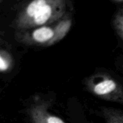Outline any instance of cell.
Masks as SVG:
<instances>
[{"label": "cell", "instance_id": "1", "mask_svg": "<svg viewBox=\"0 0 123 123\" xmlns=\"http://www.w3.org/2000/svg\"><path fill=\"white\" fill-rule=\"evenodd\" d=\"M67 10V0H29L17 14L13 25L22 31L51 25L68 15Z\"/></svg>", "mask_w": 123, "mask_h": 123}, {"label": "cell", "instance_id": "2", "mask_svg": "<svg viewBox=\"0 0 123 123\" xmlns=\"http://www.w3.org/2000/svg\"><path fill=\"white\" fill-rule=\"evenodd\" d=\"M73 20L68 14L61 20L47 25L18 31L17 39L22 43L31 46L48 47L62 40L69 33Z\"/></svg>", "mask_w": 123, "mask_h": 123}, {"label": "cell", "instance_id": "3", "mask_svg": "<svg viewBox=\"0 0 123 123\" xmlns=\"http://www.w3.org/2000/svg\"><path fill=\"white\" fill-rule=\"evenodd\" d=\"M83 84L86 91L95 97L123 105V86L110 73L96 72L86 78Z\"/></svg>", "mask_w": 123, "mask_h": 123}, {"label": "cell", "instance_id": "4", "mask_svg": "<svg viewBox=\"0 0 123 123\" xmlns=\"http://www.w3.org/2000/svg\"><path fill=\"white\" fill-rule=\"evenodd\" d=\"M50 106L51 103L49 101L36 97L28 109L31 123H66L49 111Z\"/></svg>", "mask_w": 123, "mask_h": 123}, {"label": "cell", "instance_id": "5", "mask_svg": "<svg viewBox=\"0 0 123 123\" xmlns=\"http://www.w3.org/2000/svg\"><path fill=\"white\" fill-rule=\"evenodd\" d=\"M101 114L106 123H123V111L114 108H101Z\"/></svg>", "mask_w": 123, "mask_h": 123}, {"label": "cell", "instance_id": "6", "mask_svg": "<svg viewBox=\"0 0 123 123\" xmlns=\"http://www.w3.org/2000/svg\"><path fill=\"white\" fill-rule=\"evenodd\" d=\"M13 66V59L11 54L0 49V72H7Z\"/></svg>", "mask_w": 123, "mask_h": 123}, {"label": "cell", "instance_id": "7", "mask_svg": "<svg viewBox=\"0 0 123 123\" xmlns=\"http://www.w3.org/2000/svg\"><path fill=\"white\" fill-rule=\"evenodd\" d=\"M113 26L117 34L123 41V7L116 12L113 20Z\"/></svg>", "mask_w": 123, "mask_h": 123}, {"label": "cell", "instance_id": "8", "mask_svg": "<svg viewBox=\"0 0 123 123\" xmlns=\"http://www.w3.org/2000/svg\"><path fill=\"white\" fill-rule=\"evenodd\" d=\"M122 71H123V65H122Z\"/></svg>", "mask_w": 123, "mask_h": 123}, {"label": "cell", "instance_id": "9", "mask_svg": "<svg viewBox=\"0 0 123 123\" xmlns=\"http://www.w3.org/2000/svg\"><path fill=\"white\" fill-rule=\"evenodd\" d=\"M1 1H2V0H0V2H1Z\"/></svg>", "mask_w": 123, "mask_h": 123}]
</instances>
